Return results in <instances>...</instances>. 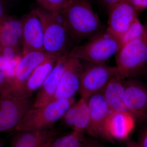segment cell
I'll use <instances>...</instances> for the list:
<instances>
[{"mask_svg":"<svg viewBox=\"0 0 147 147\" xmlns=\"http://www.w3.org/2000/svg\"><path fill=\"white\" fill-rule=\"evenodd\" d=\"M40 8L51 12H60L72 0H36Z\"/></svg>","mask_w":147,"mask_h":147,"instance_id":"23","label":"cell"},{"mask_svg":"<svg viewBox=\"0 0 147 147\" xmlns=\"http://www.w3.org/2000/svg\"><path fill=\"white\" fill-rule=\"evenodd\" d=\"M7 0H0V23H2L8 16L7 14L6 2Z\"/></svg>","mask_w":147,"mask_h":147,"instance_id":"27","label":"cell"},{"mask_svg":"<svg viewBox=\"0 0 147 147\" xmlns=\"http://www.w3.org/2000/svg\"><path fill=\"white\" fill-rule=\"evenodd\" d=\"M126 145L127 147H142L138 142L133 141H128L127 142Z\"/></svg>","mask_w":147,"mask_h":147,"instance_id":"31","label":"cell"},{"mask_svg":"<svg viewBox=\"0 0 147 147\" xmlns=\"http://www.w3.org/2000/svg\"><path fill=\"white\" fill-rule=\"evenodd\" d=\"M63 53L42 51L32 52L22 56L16 65L14 75L9 81L8 88L3 96H9L19 98L26 82L35 69L47 59L60 56Z\"/></svg>","mask_w":147,"mask_h":147,"instance_id":"7","label":"cell"},{"mask_svg":"<svg viewBox=\"0 0 147 147\" xmlns=\"http://www.w3.org/2000/svg\"><path fill=\"white\" fill-rule=\"evenodd\" d=\"M125 80L120 75L116 76L110 80L102 91L111 111L127 112L133 115L125 101Z\"/></svg>","mask_w":147,"mask_h":147,"instance_id":"17","label":"cell"},{"mask_svg":"<svg viewBox=\"0 0 147 147\" xmlns=\"http://www.w3.org/2000/svg\"><path fill=\"white\" fill-rule=\"evenodd\" d=\"M123 0H99L101 3L109 10L112 7Z\"/></svg>","mask_w":147,"mask_h":147,"instance_id":"29","label":"cell"},{"mask_svg":"<svg viewBox=\"0 0 147 147\" xmlns=\"http://www.w3.org/2000/svg\"><path fill=\"white\" fill-rule=\"evenodd\" d=\"M146 26L147 28V24H146ZM146 73L147 74V64Z\"/></svg>","mask_w":147,"mask_h":147,"instance_id":"34","label":"cell"},{"mask_svg":"<svg viewBox=\"0 0 147 147\" xmlns=\"http://www.w3.org/2000/svg\"><path fill=\"white\" fill-rule=\"evenodd\" d=\"M121 47L119 38L105 29L82 45L74 46L69 52L68 57L86 62L105 63Z\"/></svg>","mask_w":147,"mask_h":147,"instance_id":"2","label":"cell"},{"mask_svg":"<svg viewBox=\"0 0 147 147\" xmlns=\"http://www.w3.org/2000/svg\"><path fill=\"white\" fill-rule=\"evenodd\" d=\"M61 12L64 18L67 31L75 45L92 38L105 30L89 0H72Z\"/></svg>","mask_w":147,"mask_h":147,"instance_id":"1","label":"cell"},{"mask_svg":"<svg viewBox=\"0 0 147 147\" xmlns=\"http://www.w3.org/2000/svg\"><path fill=\"white\" fill-rule=\"evenodd\" d=\"M83 65L78 92L81 97L88 99L102 91L111 79L120 75L117 67L105 63L86 62Z\"/></svg>","mask_w":147,"mask_h":147,"instance_id":"6","label":"cell"},{"mask_svg":"<svg viewBox=\"0 0 147 147\" xmlns=\"http://www.w3.org/2000/svg\"><path fill=\"white\" fill-rule=\"evenodd\" d=\"M82 147H102L97 142L93 141H89L86 139L84 145Z\"/></svg>","mask_w":147,"mask_h":147,"instance_id":"30","label":"cell"},{"mask_svg":"<svg viewBox=\"0 0 147 147\" xmlns=\"http://www.w3.org/2000/svg\"><path fill=\"white\" fill-rule=\"evenodd\" d=\"M145 31V26L142 24L138 17L126 32L120 38L121 46L141 37L144 34Z\"/></svg>","mask_w":147,"mask_h":147,"instance_id":"22","label":"cell"},{"mask_svg":"<svg viewBox=\"0 0 147 147\" xmlns=\"http://www.w3.org/2000/svg\"><path fill=\"white\" fill-rule=\"evenodd\" d=\"M21 20L23 24L22 56L32 52L45 51L42 24L33 9Z\"/></svg>","mask_w":147,"mask_h":147,"instance_id":"10","label":"cell"},{"mask_svg":"<svg viewBox=\"0 0 147 147\" xmlns=\"http://www.w3.org/2000/svg\"><path fill=\"white\" fill-rule=\"evenodd\" d=\"M68 53H63L58 58L52 71L37 91L33 107L43 106L53 100L68 58Z\"/></svg>","mask_w":147,"mask_h":147,"instance_id":"14","label":"cell"},{"mask_svg":"<svg viewBox=\"0 0 147 147\" xmlns=\"http://www.w3.org/2000/svg\"><path fill=\"white\" fill-rule=\"evenodd\" d=\"M125 101L136 121H147V86L137 79L124 81Z\"/></svg>","mask_w":147,"mask_h":147,"instance_id":"9","label":"cell"},{"mask_svg":"<svg viewBox=\"0 0 147 147\" xmlns=\"http://www.w3.org/2000/svg\"><path fill=\"white\" fill-rule=\"evenodd\" d=\"M3 143L1 138L0 137V147H3Z\"/></svg>","mask_w":147,"mask_h":147,"instance_id":"32","label":"cell"},{"mask_svg":"<svg viewBox=\"0 0 147 147\" xmlns=\"http://www.w3.org/2000/svg\"><path fill=\"white\" fill-rule=\"evenodd\" d=\"M78 107V101H76L66 111L60 120L61 125L65 128H70L72 129L74 125Z\"/></svg>","mask_w":147,"mask_h":147,"instance_id":"24","label":"cell"},{"mask_svg":"<svg viewBox=\"0 0 147 147\" xmlns=\"http://www.w3.org/2000/svg\"><path fill=\"white\" fill-rule=\"evenodd\" d=\"M34 99L13 96L0 98V133L15 131L28 111L32 107Z\"/></svg>","mask_w":147,"mask_h":147,"instance_id":"8","label":"cell"},{"mask_svg":"<svg viewBox=\"0 0 147 147\" xmlns=\"http://www.w3.org/2000/svg\"><path fill=\"white\" fill-rule=\"evenodd\" d=\"M9 83V79L5 72L0 69V98L5 94Z\"/></svg>","mask_w":147,"mask_h":147,"instance_id":"25","label":"cell"},{"mask_svg":"<svg viewBox=\"0 0 147 147\" xmlns=\"http://www.w3.org/2000/svg\"><path fill=\"white\" fill-rule=\"evenodd\" d=\"M78 103V110L72 130L84 133L89 125V109L87 99L81 97Z\"/></svg>","mask_w":147,"mask_h":147,"instance_id":"21","label":"cell"},{"mask_svg":"<svg viewBox=\"0 0 147 147\" xmlns=\"http://www.w3.org/2000/svg\"><path fill=\"white\" fill-rule=\"evenodd\" d=\"M33 10L42 24L45 51L52 53L69 52L73 43L65 27L55 21L51 11L40 7Z\"/></svg>","mask_w":147,"mask_h":147,"instance_id":"5","label":"cell"},{"mask_svg":"<svg viewBox=\"0 0 147 147\" xmlns=\"http://www.w3.org/2000/svg\"><path fill=\"white\" fill-rule=\"evenodd\" d=\"M137 13L147 8V0H129Z\"/></svg>","mask_w":147,"mask_h":147,"instance_id":"26","label":"cell"},{"mask_svg":"<svg viewBox=\"0 0 147 147\" xmlns=\"http://www.w3.org/2000/svg\"><path fill=\"white\" fill-rule=\"evenodd\" d=\"M59 135V132L54 127L44 130H17L9 147H46Z\"/></svg>","mask_w":147,"mask_h":147,"instance_id":"16","label":"cell"},{"mask_svg":"<svg viewBox=\"0 0 147 147\" xmlns=\"http://www.w3.org/2000/svg\"><path fill=\"white\" fill-rule=\"evenodd\" d=\"M60 56L47 59L35 69L26 82L19 96L20 98L32 97L33 94L42 86Z\"/></svg>","mask_w":147,"mask_h":147,"instance_id":"18","label":"cell"},{"mask_svg":"<svg viewBox=\"0 0 147 147\" xmlns=\"http://www.w3.org/2000/svg\"><path fill=\"white\" fill-rule=\"evenodd\" d=\"M85 141L84 133L72 130L68 134L59 135L46 147H82Z\"/></svg>","mask_w":147,"mask_h":147,"instance_id":"20","label":"cell"},{"mask_svg":"<svg viewBox=\"0 0 147 147\" xmlns=\"http://www.w3.org/2000/svg\"><path fill=\"white\" fill-rule=\"evenodd\" d=\"M83 68L81 61L68 57L57 89L52 101L74 98V95L79 92Z\"/></svg>","mask_w":147,"mask_h":147,"instance_id":"11","label":"cell"},{"mask_svg":"<svg viewBox=\"0 0 147 147\" xmlns=\"http://www.w3.org/2000/svg\"><path fill=\"white\" fill-rule=\"evenodd\" d=\"M138 143L142 147H147V126L141 131Z\"/></svg>","mask_w":147,"mask_h":147,"instance_id":"28","label":"cell"},{"mask_svg":"<svg viewBox=\"0 0 147 147\" xmlns=\"http://www.w3.org/2000/svg\"><path fill=\"white\" fill-rule=\"evenodd\" d=\"M141 37L121 46L116 54V67L124 79H137L146 73L147 28Z\"/></svg>","mask_w":147,"mask_h":147,"instance_id":"3","label":"cell"},{"mask_svg":"<svg viewBox=\"0 0 147 147\" xmlns=\"http://www.w3.org/2000/svg\"><path fill=\"white\" fill-rule=\"evenodd\" d=\"M90 123L86 132L93 137L101 136L105 121L111 111L102 91L96 93L88 99Z\"/></svg>","mask_w":147,"mask_h":147,"instance_id":"15","label":"cell"},{"mask_svg":"<svg viewBox=\"0 0 147 147\" xmlns=\"http://www.w3.org/2000/svg\"><path fill=\"white\" fill-rule=\"evenodd\" d=\"M0 47H9L21 50L23 47V24L21 19L8 16L1 23Z\"/></svg>","mask_w":147,"mask_h":147,"instance_id":"19","label":"cell"},{"mask_svg":"<svg viewBox=\"0 0 147 147\" xmlns=\"http://www.w3.org/2000/svg\"><path fill=\"white\" fill-rule=\"evenodd\" d=\"M136 121L130 113L112 111L103 125L101 137L119 141L126 140L134 129Z\"/></svg>","mask_w":147,"mask_h":147,"instance_id":"13","label":"cell"},{"mask_svg":"<svg viewBox=\"0 0 147 147\" xmlns=\"http://www.w3.org/2000/svg\"><path fill=\"white\" fill-rule=\"evenodd\" d=\"M1 23H0V30H1Z\"/></svg>","mask_w":147,"mask_h":147,"instance_id":"33","label":"cell"},{"mask_svg":"<svg viewBox=\"0 0 147 147\" xmlns=\"http://www.w3.org/2000/svg\"><path fill=\"white\" fill-rule=\"evenodd\" d=\"M108 11L106 30L119 38L138 17V13L129 0L122 1L112 7Z\"/></svg>","mask_w":147,"mask_h":147,"instance_id":"12","label":"cell"},{"mask_svg":"<svg viewBox=\"0 0 147 147\" xmlns=\"http://www.w3.org/2000/svg\"><path fill=\"white\" fill-rule=\"evenodd\" d=\"M76 102L74 97L51 101L38 107H32L24 116L15 131L44 130L54 127L69 108Z\"/></svg>","mask_w":147,"mask_h":147,"instance_id":"4","label":"cell"}]
</instances>
